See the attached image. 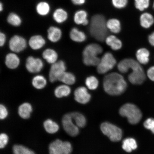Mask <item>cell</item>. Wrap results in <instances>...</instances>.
I'll list each match as a JSON object with an SVG mask.
<instances>
[{"label":"cell","mask_w":154,"mask_h":154,"mask_svg":"<svg viewBox=\"0 0 154 154\" xmlns=\"http://www.w3.org/2000/svg\"><path fill=\"white\" fill-rule=\"evenodd\" d=\"M32 110V106L29 103H24L19 106V115L23 119H28L30 117Z\"/></svg>","instance_id":"22"},{"label":"cell","mask_w":154,"mask_h":154,"mask_svg":"<svg viewBox=\"0 0 154 154\" xmlns=\"http://www.w3.org/2000/svg\"><path fill=\"white\" fill-rule=\"evenodd\" d=\"M140 23L142 27L149 28L154 24V17L150 13H144L140 16Z\"/></svg>","instance_id":"19"},{"label":"cell","mask_w":154,"mask_h":154,"mask_svg":"<svg viewBox=\"0 0 154 154\" xmlns=\"http://www.w3.org/2000/svg\"><path fill=\"white\" fill-rule=\"evenodd\" d=\"M27 46L26 40L19 35H14L11 38L9 42V47L11 51L20 53L26 49Z\"/></svg>","instance_id":"11"},{"label":"cell","mask_w":154,"mask_h":154,"mask_svg":"<svg viewBox=\"0 0 154 154\" xmlns=\"http://www.w3.org/2000/svg\"><path fill=\"white\" fill-rule=\"evenodd\" d=\"M8 111L4 105H1L0 106V118L3 120L6 118L8 115Z\"/></svg>","instance_id":"40"},{"label":"cell","mask_w":154,"mask_h":154,"mask_svg":"<svg viewBox=\"0 0 154 154\" xmlns=\"http://www.w3.org/2000/svg\"><path fill=\"white\" fill-rule=\"evenodd\" d=\"M71 91L70 87L67 85H64L57 87L55 90L54 93L57 97L60 98L69 96Z\"/></svg>","instance_id":"27"},{"label":"cell","mask_w":154,"mask_h":154,"mask_svg":"<svg viewBox=\"0 0 154 154\" xmlns=\"http://www.w3.org/2000/svg\"><path fill=\"white\" fill-rule=\"evenodd\" d=\"M53 17L54 20L58 23H63L68 19V14L64 9L58 8L54 11Z\"/></svg>","instance_id":"18"},{"label":"cell","mask_w":154,"mask_h":154,"mask_svg":"<svg viewBox=\"0 0 154 154\" xmlns=\"http://www.w3.org/2000/svg\"><path fill=\"white\" fill-rule=\"evenodd\" d=\"M44 128L46 131L50 134L57 132L59 129V125L52 120L48 119L44 123Z\"/></svg>","instance_id":"28"},{"label":"cell","mask_w":154,"mask_h":154,"mask_svg":"<svg viewBox=\"0 0 154 154\" xmlns=\"http://www.w3.org/2000/svg\"><path fill=\"white\" fill-rule=\"evenodd\" d=\"M45 41L42 36L35 35L32 36L29 41V45L32 49L37 50L41 49L45 45Z\"/></svg>","instance_id":"16"},{"label":"cell","mask_w":154,"mask_h":154,"mask_svg":"<svg viewBox=\"0 0 154 154\" xmlns=\"http://www.w3.org/2000/svg\"><path fill=\"white\" fill-rule=\"evenodd\" d=\"M32 84L34 87L37 89H43L47 84V80L42 75H37L32 79Z\"/></svg>","instance_id":"31"},{"label":"cell","mask_w":154,"mask_h":154,"mask_svg":"<svg viewBox=\"0 0 154 154\" xmlns=\"http://www.w3.org/2000/svg\"><path fill=\"white\" fill-rule=\"evenodd\" d=\"M149 0H134V5L137 9L143 11L149 8Z\"/></svg>","instance_id":"36"},{"label":"cell","mask_w":154,"mask_h":154,"mask_svg":"<svg viewBox=\"0 0 154 154\" xmlns=\"http://www.w3.org/2000/svg\"><path fill=\"white\" fill-rule=\"evenodd\" d=\"M106 26L107 29L113 33H119L121 31V23L118 19L115 18L109 19L106 22Z\"/></svg>","instance_id":"25"},{"label":"cell","mask_w":154,"mask_h":154,"mask_svg":"<svg viewBox=\"0 0 154 154\" xmlns=\"http://www.w3.org/2000/svg\"><path fill=\"white\" fill-rule=\"evenodd\" d=\"M58 80L67 85H72L75 82L76 78L72 73L65 72L61 75Z\"/></svg>","instance_id":"29"},{"label":"cell","mask_w":154,"mask_h":154,"mask_svg":"<svg viewBox=\"0 0 154 154\" xmlns=\"http://www.w3.org/2000/svg\"><path fill=\"white\" fill-rule=\"evenodd\" d=\"M137 147L136 142L133 138H126L123 142V149L128 152H131L133 150L136 149Z\"/></svg>","instance_id":"30"},{"label":"cell","mask_w":154,"mask_h":154,"mask_svg":"<svg viewBox=\"0 0 154 154\" xmlns=\"http://www.w3.org/2000/svg\"><path fill=\"white\" fill-rule=\"evenodd\" d=\"M101 130L103 133L113 142H118L122 137V131L115 125L109 122L103 123Z\"/></svg>","instance_id":"7"},{"label":"cell","mask_w":154,"mask_h":154,"mask_svg":"<svg viewBox=\"0 0 154 154\" xmlns=\"http://www.w3.org/2000/svg\"><path fill=\"white\" fill-rule=\"evenodd\" d=\"M62 124L65 132L69 135L74 137L79 134V127L73 122L71 113L65 115L63 116Z\"/></svg>","instance_id":"9"},{"label":"cell","mask_w":154,"mask_h":154,"mask_svg":"<svg viewBox=\"0 0 154 154\" xmlns=\"http://www.w3.org/2000/svg\"><path fill=\"white\" fill-rule=\"evenodd\" d=\"M147 75L150 80L154 82V66H152L148 69Z\"/></svg>","instance_id":"41"},{"label":"cell","mask_w":154,"mask_h":154,"mask_svg":"<svg viewBox=\"0 0 154 154\" xmlns=\"http://www.w3.org/2000/svg\"><path fill=\"white\" fill-rule=\"evenodd\" d=\"M103 87L109 95H121L126 90L127 82L122 75L117 72H112L106 75L103 79Z\"/></svg>","instance_id":"1"},{"label":"cell","mask_w":154,"mask_h":154,"mask_svg":"<svg viewBox=\"0 0 154 154\" xmlns=\"http://www.w3.org/2000/svg\"><path fill=\"white\" fill-rule=\"evenodd\" d=\"M73 4L77 5H81L85 3L86 0H71Z\"/></svg>","instance_id":"43"},{"label":"cell","mask_w":154,"mask_h":154,"mask_svg":"<svg viewBox=\"0 0 154 154\" xmlns=\"http://www.w3.org/2000/svg\"><path fill=\"white\" fill-rule=\"evenodd\" d=\"M8 23L11 26H20L22 23V20L19 15L15 13H11L7 17Z\"/></svg>","instance_id":"33"},{"label":"cell","mask_w":154,"mask_h":154,"mask_svg":"<svg viewBox=\"0 0 154 154\" xmlns=\"http://www.w3.org/2000/svg\"><path fill=\"white\" fill-rule=\"evenodd\" d=\"M87 17L88 13L86 11L83 10H80L76 11L75 13L74 20L76 24L85 26L89 23Z\"/></svg>","instance_id":"17"},{"label":"cell","mask_w":154,"mask_h":154,"mask_svg":"<svg viewBox=\"0 0 154 154\" xmlns=\"http://www.w3.org/2000/svg\"><path fill=\"white\" fill-rule=\"evenodd\" d=\"M73 120L79 128H82L85 126L86 120L85 117L81 113L78 112L71 113Z\"/></svg>","instance_id":"32"},{"label":"cell","mask_w":154,"mask_h":154,"mask_svg":"<svg viewBox=\"0 0 154 154\" xmlns=\"http://www.w3.org/2000/svg\"><path fill=\"white\" fill-rule=\"evenodd\" d=\"M13 154H36L32 150L21 145H15L13 147Z\"/></svg>","instance_id":"35"},{"label":"cell","mask_w":154,"mask_h":154,"mask_svg":"<svg viewBox=\"0 0 154 154\" xmlns=\"http://www.w3.org/2000/svg\"><path fill=\"white\" fill-rule=\"evenodd\" d=\"M153 8L154 9V2L153 3Z\"/></svg>","instance_id":"46"},{"label":"cell","mask_w":154,"mask_h":154,"mask_svg":"<svg viewBox=\"0 0 154 154\" xmlns=\"http://www.w3.org/2000/svg\"><path fill=\"white\" fill-rule=\"evenodd\" d=\"M103 51V48L99 44L92 43L87 46L82 53L84 64L88 66H97L100 60L98 55Z\"/></svg>","instance_id":"3"},{"label":"cell","mask_w":154,"mask_h":154,"mask_svg":"<svg viewBox=\"0 0 154 154\" xmlns=\"http://www.w3.org/2000/svg\"><path fill=\"white\" fill-rule=\"evenodd\" d=\"M149 52L146 48H140L136 52V57L138 62L145 65L149 62Z\"/></svg>","instance_id":"20"},{"label":"cell","mask_w":154,"mask_h":154,"mask_svg":"<svg viewBox=\"0 0 154 154\" xmlns=\"http://www.w3.org/2000/svg\"><path fill=\"white\" fill-rule=\"evenodd\" d=\"M62 31L57 27L51 26L48 30V38L50 41L56 43L60 40L62 36Z\"/></svg>","instance_id":"15"},{"label":"cell","mask_w":154,"mask_h":154,"mask_svg":"<svg viewBox=\"0 0 154 154\" xmlns=\"http://www.w3.org/2000/svg\"><path fill=\"white\" fill-rule=\"evenodd\" d=\"M8 137L7 134H1L0 136V148L1 149L5 147L8 142Z\"/></svg>","instance_id":"39"},{"label":"cell","mask_w":154,"mask_h":154,"mask_svg":"<svg viewBox=\"0 0 154 154\" xmlns=\"http://www.w3.org/2000/svg\"><path fill=\"white\" fill-rule=\"evenodd\" d=\"M74 95L75 100L83 104L88 103L91 97L87 88L82 86L76 88L74 92Z\"/></svg>","instance_id":"13"},{"label":"cell","mask_w":154,"mask_h":154,"mask_svg":"<svg viewBox=\"0 0 154 154\" xmlns=\"http://www.w3.org/2000/svg\"><path fill=\"white\" fill-rule=\"evenodd\" d=\"M130 69L132 72L129 75L128 79L134 85H140L145 81L146 76L143 68L139 62L135 60L131 64Z\"/></svg>","instance_id":"5"},{"label":"cell","mask_w":154,"mask_h":154,"mask_svg":"<svg viewBox=\"0 0 154 154\" xmlns=\"http://www.w3.org/2000/svg\"><path fill=\"white\" fill-rule=\"evenodd\" d=\"M20 63L19 57L14 53H9L6 57L5 65L9 69H14L17 68L19 66Z\"/></svg>","instance_id":"14"},{"label":"cell","mask_w":154,"mask_h":154,"mask_svg":"<svg viewBox=\"0 0 154 154\" xmlns=\"http://www.w3.org/2000/svg\"><path fill=\"white\" fill-rule=\"evenodd\" d=\"M4 6L3 3L2 2L0 3V11L2 12L3 11Z\"/></svg>","instance_id":"45"},{"label":"cell","mask_w":154,"mask_h":154,"mask_svg":"<svg viewBox=\"0 0 154 154\" xmlns=\"http://www.w3.org/2000/svg\"><path fill=\"white\" fill-rule=\"evenodd\" d=\"M144 128L151 131L154 134V119L149 118L146 120L144 123Z\"/></svg>","instance_id":"38"},{"label":"cell","mask_w":154,"mask_h":154,"mask_svg":"<svg viewBox=\"0 0 154 154\" xmlns=\"http://www.w3.org/2000/svg\"><path fill=\"white\" fill-rule=\"evenodd\" d=\"M6 37L5 34L3 32H1L0 33V45L3 47L5 43Z\"/></svg>","instance_id":"42"},{"label":"cell","mask_w":154,"mask_h":154,"mask_svg":"<svg viewBox=\"0 0 154 154\" xmlns=\"http://www.w3.org/2000/svg\"><path fill=\"white\" fill-rule=\"evenodd\" d=\"M106 43L114 51L120 50L122 48V44L121 40L115 35L108 36L105 39Z\"/></svg>","instance_id":"21"},{"label":"cell","mask_w":154,"mask_h":154,"mask_svg":"<svg viewBox=\"0 0 154 154\" xmlns=\"http://www.w3.org/2000/svg\"><path fill=\"white\" fill-rule=\"evenodd\" d=\"M128 0H112L113 6L117 9L124 8L128 5Z\"/></svg>","instance_id":"37"},{"label":"cell","mask_w":154,"mask_h":154,"mask_svg":"<svg viewBox=\"0 0 154 154\" xmlns=\"http://www.w3.org/2000/svg\"><path fill=\"white\" fill-rule=\"evenodd\" d=\"M85 84L88 89L95 90L99 86V82L96 77L91 76L86 79Z\"/></svg>","instance_id":"34"},{"label":"cell","mask_w":154,"mask_h":154,"mask_svg":"<svg viewBox=\"0 0 154 154\" xmlns=\"http://www.w3.org/2000/svg\"><path fill=\"white\" fill-rule=\"evenodd\" d=\"M43 57L48 63L53 64L57 62L58 58L57 54L53 49H48L44 51Z\"/></svg>","instance_id":"26"},{"label":"cell","mask_w":154,"mask_h":154,"mask_svg":"<svg viewBox=\"0 0 154 154\" xmlns=\"http://www.w3.org/2000/svg\"><path fill=\"white\" fill-rule=\"evenodd\" d=\"M149 40L150 44L154 47V32L149 36Z\"/></svg>","instance_id":"44"},{"label":"cell","mask_w":154,"mask_h":154,"mask_svg":"<svg viewBox=\"0 0 154 154\" xmlns=\"http://www.w3.org/2000/svg\"><path fill=\"white\" fill-rule=\"evenodd\" d=\"M119 112L122 116L126 117L129 122L133 125L138 124L142 117L141 111L136 105L131 103H127L123 105Z\"/></svg>","instance_id":"4"},{"label":"cell","mask_w":154,"mask_h":154,"mask_svg":"<svg viewBox=\"0 0 154 154\" xmlns=\"http://www.w3.org/2000/svg\"><path fill=\"white\" fill-rule=\"evenodd\" d=\"M44 64L42 60L32 57L26 59V67L29 72L32 73L39 72L43 68Z\"/></svg>","instance_id":"12"},{"label":"cell","mask_w":154,"mask_h":154,"mask_svg":"<svg viewBox=\"0 0 154 154\" xmlns=\"http://www.w3.org/2000/svg\"><path fill=\"white\" fill-rule=\"evenodd\" d=\"M66 70V65L63 61H59L53 63L49 72L50 81L53 82L58 80L59 77L65 72Z\"/></svg>","instance_id":"10"},{"label":"cell","mask_w":154,"mask_h":154,"mask_svg":"<svg viewBox=\"0 0 154 154\" xmlns=\"http://www.w3.org/2000/svg\"><path fill=\"white\" fill-rule=\"evenodd\" d=\"M51 9L49 4L45 1L39 2L36 6V12L42 16H47L49 14Z\"/></svg>","instance_id":"24"},{"label":"cell","mask_w":154,"mask_h":154,"mask_svg":"<svg viewBox=\"0 0 154 154\" xmlns=\"http://www.w3.org/2000/svg\"><path fill=\"white\" fill-rule=\"evenodd\" d=\"M105 17L103 15L96 14L92 16L89 27L91 35L96 40L103 42L107 34V28Z\"/></svg>","instance_id":"2"},{"label":"cell","mask_w":154,"mask_h":154,"mask_svg":"<svg viewBox=\"0 0 154 154\" xmlns=\"http://www.w3.org/2000/svg\"><path fill=\"white\" fill-rule=\"evenodd\" d=\"M72 151V144L68 141L63 142L57 140L50 144V154H71Z\"/></svg>","instance_id":"8"},{"label":"cell","mask_w":154,"mask_h":154,"mask_svg":"<svg viewBox=\"0 0 154 154\" xmlns=\"http://www.w3.org/2000/svg\"><path fill=\"white\" fill-rule=\"evenodd\" d=\"M116 64V60L112 54L109 52L106 53L97 66V72L100 74H105L112 70Z\"/></svg>","instance_id":"6"},{"label":"cell","mask_w":154,"mask_h":154,"mask_svg":"<svg viewBox=\"0 0 154 154\" xmlns=\"http://www.w3.org/2000/svg\"><path fill=\"white\" fill-rule=\"evenodd\" d=\"M70 38L73 41L81 43L86 40V36L83 32L79 30L78 28H73L70 33Z\"/></svg>","instance_id":"23"}]
</instances>
